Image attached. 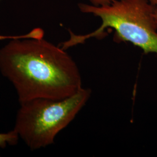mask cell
I'll return each mask as SVG.
<instances>
[{
    "label": "cell",
    "mask_w": 157,
    "mask_h": 157,
    "mask_svg": "<svg viewBox=\"0 0 157 157\" xmlns=\"http://www.w3.org/2000/svg\"><path fill=\"white\" fill-rule=\"evenodd\" d=\"M148 1L154 6H155V4H157V0H148Z\"/></svg>",
    "instance_id": "7"
},
{
    "label": "cell",
    "mask_w": 157,
    "mask_h": 157,
    "mask_svg": "<svg viewBox=\"0 0 157 157\" xmlns=\"http://www.w3.org/2000/svg\"><path fill=\"white\" fill-rule=\"evenodd\" d=\"M0 72L14 87L19 104L39 98L62 100L82 87L72 58L43 37L13 39L2 47Z\"/></svg>",
    "instance_id": "1"
},
{
    "label": "cell",
    "mask_w": 157,
    "mask_h": 157,
    "mask_svg": "<svg viewBox=\"0 0 157 157\" xmlns=\"http://www.w3.org/2000/svg\"><path fill=\"white\" fill-rule=\"evenodd\" d=\"M78 6L82 12L100 17L101 25L94 32L83 35L69 30V39L59 45L63 50L83 44L91 38H102L107 29H112L117 41L130 43L145 54L157 55L155 6L148 0H114L109 5L101 6L80 3Z\"/></svg>",
    "instance_id": "2"
},
{
    "label": "cell",
    "mask_w": 157,
    "mask_h": 157,
    "mask_svg": "<svg viewBox=\"0 0 157 157\" xmlns=\"http://www.w3.org/2000/svg\"><path fill=\"white\" fill-rule=\"evenodd\" d=\"M91 92L81 87L62 100L39 98L19 104L13 130L32 151L50 146L84 107Z\"/></svg>",
    "instance_id": "3"
},
{
    "label": "cell",
    "mask_w": 157,
    "mask_h": 157,
    "mask_svg": "<svg viewBox=\"0 0 157 157\" xmlns=\"http://www.w3.org/2000/svg\"><path fill=\"white\" fill-rule=\"evenodd\" d=\"M154 17L157 22V2L155 6V11H154Z\"/></svg>",
    "instance_id": "6"
},
{
    "label": "cell",
    "mask_w": 157,
    "mask_h": 157,
    "mask_svg": "<svg viewBox=\"0 0 157 157\" xmlns=\"http://www.w3.org/2000/svg\"><path fill=\"white\" fill-rule=\"evenodd\" d=\"M19 137L13 129L6 133H0V148H4L7 146H15L18 143Z\"/></svg>",
    "instance_id": "4"
},
{
    "label": "cell",
    "mask_w": 157,
    "mask_h": 157,
    "mask_svg": "<svg viewBox=\"0 0 157 157\" xmlns=\"http://www.w3.org/2000/svg\"><path fill=\"white\" fill-rule=\"evenodd\" d=\"M92 6H101L109 5L114 0H88Z\"/></svg>",
    "instance_id": "5"
}]
</instances>
